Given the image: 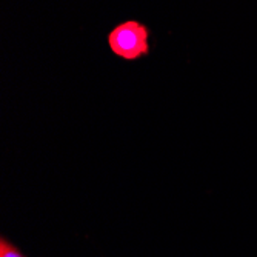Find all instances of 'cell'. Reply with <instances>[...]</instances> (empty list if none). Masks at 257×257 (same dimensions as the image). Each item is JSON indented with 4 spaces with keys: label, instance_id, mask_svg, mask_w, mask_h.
Returning <instances> with one entry per match:
<instances>
[{
    "label": "cell",
    "instance_id": "cell-1",
    "mask_svg": "<svg viewBox=\"0 0 257 257\" xmlns=\"http://www.w3.org/2000/svg\"><path fill=\"white\" fill-rule=\"evenodd\" d=\"M108 43L115 56L126 60H136L150 53L148 30L136 20L115 27L108 36Z\"/></svg>",
    "mask_w": 257,
    "mask_h": 257
},
{
    "label": "cell",
    "instance_id": "cell-2",
    "mask_svg": "<svg viewBox=\"0 0 257 257\" xmlns=\"http://www.w3.org/2000/svg\"><path fill=\"white\" fill-rule=\"evenodd\" d=\"M0 257H25L14 245H11L7 239L0 242Z\"/></svg>",
    "mask_w": 257,
    "mask_h": 257
}]
</instances>
